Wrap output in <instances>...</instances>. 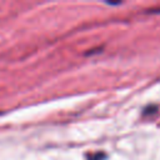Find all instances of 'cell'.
Returning a JSON list of instances; mask_svg holds the SVG:
<instances>
[{"instance_id":"cell-1","label":"cell","mask_w":160,"mask_h":160,"mask_svg":"<svg viewBox=\"0 0 160 160\" xmlns=\"http://www.w3.org/2000/svg\"><path fill=\"white\" fill-rule=\"evenodd\" d=\"M105 158H106L105 152L98 151V152H94V154H91V155L88 158V160H105Z\"/></svg>"},{"instance_id":"cell-2","label":"cell","mask_w":160,"mask_h":160,"mask_svg":"<svg viewBox=\"0 0 160 160\" xmlns=\"http://www.w3.org/2000/svg\"><path fill=\"white\" fill-rule=\"evenodd\" d=\"M156 111V106H149L144 110V114H150V112H155Z\"/></svg>"}]
</instances>
